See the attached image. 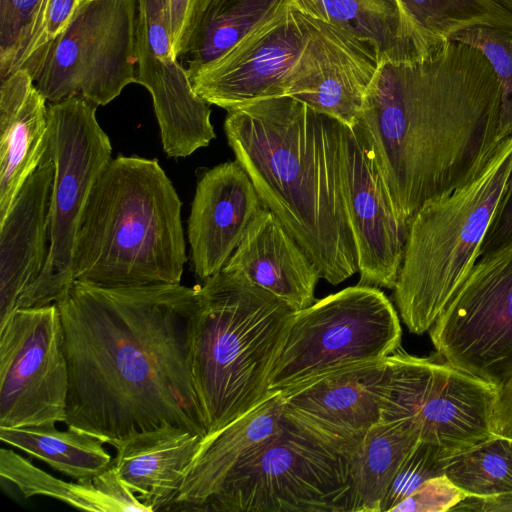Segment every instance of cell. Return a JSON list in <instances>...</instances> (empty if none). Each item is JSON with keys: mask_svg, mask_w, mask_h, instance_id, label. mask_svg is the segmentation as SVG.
Returning a JSON list of instances; mask_svg holds the SVG:
<instances>
[{"mask_svg": "<svg viewBox=\"0 0 512 512\" xmlns=\"http://www.w3.org/2000/svg\"><path fill=\"white\" fill-rule=\"evenodd\" d=\"M55 303L69 373L68 428L108 444L166 424L207 436L188 355L195 287L73 281Z\"/></svg>", "mask_w": 512, "mask_h": 512, "instance_id": "obj_1", "label": "cell"}, {"mask_svg": "<svg viewBox=\"0 0 512 512\" xmlns=\"http://www.w3.org/2000/svg\"><path fill=\"white\" fill-rule=\"evenodd\" d=\"M501 91L477 48L450 40L430 56L385 61L354 128L372 153L398 219L459 181L495 142Z\"/></svg>", "mask_w": 512, "mask_h": 512, "instance_id": "obj_2", "label": "cell"}, {"mask_svg": "<svg viewBox=\"0 0 512 512\" xmlns=\"http://www.w3.org/2000/svg\"><path fill=\"white\" fill-rule=\"evenodd\" d=\"M342 124L292 96L227 111L224 121L262 203L332 285L358 272L343 187Z\"/></svg>", "mask_w": 512, "mask_h": 512, "instance_id": "obj_3", "label": "cell"}, {"mask_svg": "<svg viewBox=\"0 0 512 512\" xmlns=\"http://www.w3.org/2000/svg\"><path fill=\"white\" fill-rule=\"evenodd\" d=\"M181 206L157 159L112 158L84 207L71 281L101 288L180 284L186 262Z\"/></svg>", "mask_w": 512, "mask_h": 512, "instance_id": "obj_4", "label": "cell"}, {"mask_svg": "<svg viewBox=\"0 0 512 512\" xmlns=\"http://www.w3.org/2000/svg\"><path fill=\"white\" fill-rule=\"evenodd\" d=\"M195 288L188 355L209 435L271 394L270 375L296 311L223 270Z\"/></svg>", "mask_w": 512, "mask_h": 512, "instance_id": "obj_5", "label": "cell"}, {"mask_svg": "<svg viewBox=\"0 0 512 512\" xmlns=\"http://www.w3.org/2000/svg\"><path fill=\"white\" fill-rule=\"evenodd\" d=\"M512 181V135L494 142L408 226L394 300L408 330L429 331L483 253Z\"/></svg>", "mask_w": 512, "mask_h": 512, "instance_id": "obj_6", "label": "cell"}, {"mask_svg": "<svg viewBox=\"0 0 512 512\" xmlns=\"http://www.w3.org/2000/svg\"><path fill=\"white\" fill-rule=\"evenodd\" d=\"M396 309L377 287L357 284L296 311L275 362L269 391L324 372L386 358L400 348Z\"/></svg>", "mask_w": 512, "mask_h": 512, "instance_id": "obj_7", "label": "cell"}, {"mask_svg": "<svg viewBox=\"0 0 512 512\" xmlns=\"http://www.w3.org/2000/svg\"><path fill=\"white\" fill-rule=\"evenodd\" d=\"M96 109L81 96L48 103L47 150L54 163L49 250L42 272L22 294L17 309L55 303L72 283L70 262L79 222L98 176L112 159V145Z\"/></svg>", "mask_w": 512, "mask_h": 512, "instance_id": "obj_8", "label": "cell"}, {"mask_svg": "<svg viewBox=\"0 0 512 512\" xmlns=\"http://www.w3.org/2000/svg\"><path fill=\"white\" fill-rule=\"evenodd\" d=\"M347 459L283 419L280 433L242 461L204 511L350 512Z\"/></svg>", "mask_w": 512, "mask_h": 512, "instance_id": "obj_9", "label": "cell"}, {"mask_svg": "<svg viewBox=\"0 0 512 512\" xmlns=\"http://www.w3.org/2000/svg\"><path fill=\"white\" fill-rule=\"evenodd\" d=\"M137 0H81L65 30L26 70L48 102L107 105L137 79Z\"/></svg>", "mask_w": 512, "mask_h": 512, "instance_id": "obj_10", "label": "cell"}, {"mask_svg": "<svg viewBox=\"0 0 512 512\" xmlns=\"http://www.w3.org/2000/svg\"><path fill=\"white\" fill-rule=\"evenodd\" d=\"M388 379L382 419L413 427L420 441L449 456L493 434L497 390L449 363L409 355L386 357Z\"/></svg>", "mask_w": 512, "mask_h": 512, "instance_id": "obj_11", "label": "cell"}, {"mask_svg": "<svg viewBox=\"0 0 512 512\" xmlns=\"http://www.w3.org/2000/svg\"><path fill=\"white\" fill-rule=\"evenodd\" d=\"M429 333L455 368L496 389L512 380V236L482 253Z\"/></svg>", "mask_w": 512, "mask_h": 512, "instance_id": "obj_12", "label": "cell"}, {"mask_svg": "<svg viewBox=\"0 0 512 512\" xmlns=\"http://www.w3.org/2000/svg\"><path fill=\"white\" fill-rule=\"evenodd\" d=\"M68 391L58 306L16 309L0 323V427L65 423Z\"/></svg>", "mask_w": 512, "mask_h": 512, "instance_id": "obj_13", "label": "cell"}, {"mask_svg": "<svg viewBox=\"0 0 512 512\" xmlns=\"http://www.w3.org/2000/svg\"><path fill=\"white\" fill-rule=\"evenodd\" d=\"M387 379L386 358L324 372L279 391L283 419L347 459L381 421Z\"/></svg>", "mask_w": 512, "mask_h": 512, "instance_id": "obj_14", "label": "cell"}, {"mask_svg": "<svg viewBox=\"0 0 512 512\" xmlns=\"http://www.w3.org/2000/svg\"><path fill=\"white\" fill-rule=\"evenodd\" d=\"M308 16L293 5L189 74L194 91L227 111L286 96L293 68L308 39Z\"/></svg>", "mask_w": 512, "mask_h": 512, "instance_id": "obj_15", "label": "cell"}, {"mask_svg": "<svg viewBox=\"0 0 512 512\" xmlns=\"http://www.w3.org/2000/svg\"><path fill=\"white\" fill-rule=\"evenodd\" d=\"M137 79L151 94L163 150L190 156L216 138L209 104L174 54L166 0H137Z\"/></svg>", "mask_w": 512, "mask_h": 512, "instance_id": "obj_16", "label": "cell"}, {"mask_svg": "<svg viewBox=\"0 0 512 512\" xmlns=\"http://www.w3.org/2000/svg\"><path fill=\"white\" fill-rule=\"evenodd\" d=\"M344 195L358 257V284L394 289L408 228L397 217L375 159L359 133L342 124Z\"/></svg>", "mask_w": 512, "mask_h": 512, "instance_id": "obj_17", "label": "cell"}, {"mask_svg": "<svg viewBox=\"0 0 512 512\" xmlns=\"http://www.w3.org/2000/svg\"><path fill=\"white\" fill-rule=\"evenodd\" d=\"M308 19V39L291 73L286 96L353 127L379 66L376 53L346 31Z\"/></svg>", "mask_w": 512, "mask_h": 512, "instance_id": "obj_18", "label": "cell"}, {"mask_svg": "<svg viewBox=\"0 0 512 512\" xmlns=\"http://www.w3.org/2000/svg\"><path fill=\"white\" fill-rule=\"evenodd\" d=\"M237 160L207 170L198 180L188 219L193 269L202 280L219 272L264 208Z\"/></svg>", "mask_w": 512, "mask_h": 512, "instance_id": "obj_19", "label": "cell"}, {"mask_svg": "<svg viewBox=\"0 0 512 512\" xmlns=\"http://www.w3.org/2000/svg\"><path fill=\"white\" fill-rule=\"evenodd\" d=\"M53 177L54 163L46 150L0 223V323L17 309L46 263Z\"/></svg>", "mask_w": 512, "mask_h": 512, "instance_id": "obj_20", "label": "cell"}, {"mask_svg": "<svg viewBox=\"0 0 512 512\" xmlns=\"http://www.w3.org/2000/svg\"><path fill=\"white\" fill-rule=\"evenodd\" d=\"M221 270L268 291L294 311L315 302L321 278L313 261L266 207L250 223Z\"/></svg>", "mask_w": 512, "mask_h": 512, "instance_id": "obj_21", "label": "cell"}, {"mask_svg": "<svg viewBox=\"0 0 512 512\" xmlns=\"http://www.w3.org/2000/svg\"><path fill=\"white\" fill-rule=\"evenodd\" d=\"M282 427V401L279 391H274L250 412L204 437L168 511H204L228 475Z\"/></svg>", "mask_w": 512, "mask_h": 512, "instance_id": "obj_22", "label": "cell"}, {"mask_svg": "<svg viewBox=\"0 0 512 512\" xmlns=\"http://www.w3.org/2000/svg\"><path fill=\"white\" fill-rule=\"evenodd\" d=\"M204 437L166 424L111 442L120 481L150 512L168 511Z\"/></svg>", "mask_w": 512, "mask_h": 512, "instance_id": "obj_23", "label": "cell"}, {"mask_svg": "<svg viewBox=\"0 0 512 512\" xmlns=\"http://www.w3.org/2000/svg\"><path fill=\"white\" fill-rule=\"evenodd\" d=\"M47 147V100L19 69L0 84V223Z\"/></svg>", "mask_w": 512, "mask_h": 512, "instance_id": "obj_24", "label": "cell"}, {"mask_svg": "<svg viewBox=\"0 0 512 512\" xmlns=\"http://www.w3.org/2000/svg\"><path fill=\"white\" fill-rule=\"evenodd\" d=\"M292 5V0H199L178 59L189 75Z\"/></svg>", "mask_w": 512, "mask_h": 512, "instance_id": "obj_25", "label": "cell"}, {"mask_svg": "<svg viewBox=\"0 0 512 512\" xmlns=\"http://www.w3.org/2000/svg\"><path fill=\"white\" fill-rule=\"evenodd\" d=\"M0 475L29 498L43 495L95 512H150L119 479L115 466L76 482H65L34 466L12 449H0Z\"/></svg>", "mask_w": 512, "mask_h": 512, "instance_id": "obj_26", "label": "cell"}, {"mask_svg": "<svg viewBox=\"0 0 512 512\" xmlns=\"http://www.w3.org/2000/svg\"><path fill=\"white\" fill-rule=\"evenodd\" d=\"M292 4L369 45L379 63L418 59L396 0H292Z\"/></svg>", "mask_w": 512, "mask_h": 512, "instance_id": "obj_27", "label": "cell"}, {"mask_svg": "<svg viewBox=\"0 0 512 512\" xmlns=\"http://www.w3.org/2000/svg\"><path fill=\"white\" fill-rule=\"evenodd\" d=\"M420 441L402 421L381 420L347 458L351 484L350 512H381L402 462Z\"/></svg>", "mask_w": 512, "mask_h": 512, "instance_id": "obj_28", "label": "cell"}, {"mask_svg": "<svg viewBox=\"0 0 512 512\" xmlns=\"http://www.w3.org/2000/svg\"><path fill=\"white\" fill-rule=\"evenodd\" d=\"M418 59L473 27L512 30V10L499 0H396Z\"/></svg>", "mask_w": 512, "mask_h": 512, "instance_id": "obj_29", "label": "cell"}, {"mask_svg": "<svg viewBox=\"0 0 512 512\" xmlns=\"http://www.w3.org/2000/svg\"><path fill=\"white\" fill-rule=\"evenodd\" d=\"M0 439L74 480L94 477L113 462L101 439L73 428L59 430L55 424L0 427Z\"/></svg>", "mask_w": 512, "mask_h": 512, "instance_id": "obj_30", "label": "cell"}, {"mask_svg": "<svg viewBox=\"0 0 512 512\" xmlns=\"http://www.w3.org/2000/svg\"><path fill=\"white\" fill-rule=\"evenodd\" d=\"M444 474L468 496L512 495V439L493 433L450 455Z\"/></svg>", "mask_w": 512, "mask_h": 512, "instance_id": "obj_31", "label": "cell"}, {"mask_svg": "<svg viewBox=\"0 0 512 512\" xmlns=\"http://www.w3.org/2000/svg\"><path fill=\"white\" fill-rule=\"evenodd\" d=\"M47 0H0V80L22 67L39 33Z\"/></svg>", "mask_w": 512, "mask_h": 512, "instance_id": "obj_32", "label": "cell"}, {"mask_svg": "<svg viewBox=\"0 0 512 512\" xmlns=\"http://www.w3.org/2000/svg\"><path fill=\"white\" fill-rule=\"evenodd\" d=\"M451 40L477 48L491 64L501 91L495 142L512 135V30L473 27L459 32Z\"/></svg>", "mask_w": 512, "mask_h": 512, "instance_id": "obj_33", "label": "cell"}, {"mask_svg": "<svg viewBox=\"0 0 512 512\" xmlns=\"http://www.w3.org/2000/svg\"><path fill=\"white\" fill-rule=\"evenodd\" d=\"M449 455L437 445L419 441L402 462L382 504L381 512L392 511L428 479L444 474Z\"/></svg>", "mask_w": 512, "mask_h": 512, "instance_id": "obj_34", "label": "cell"}, {"mask_svg": "<svg viewBox=\"0 0 512 512\" xmlns=\"http://www.w3.org/2000/svg\"><path fill=\"white\" fill-rule=\"evenodd\" d=\"M468 495L445 474L428 479L407 498L396 505V512L451 511Z\"/></svg>", "mask_w": 512, "mask_h": 512, "instance_id": "obj_35", "label": "cell"}, {"mask_svg": "<svg viewBox=\"0 0 512 512\" xmlns=\"http://www.w3.org/2000/svg\"><path fill=\"white\" fill-rule=\"evenodd\" d=\"M81 0H47L38 36L22 68L28 70L43 51L68 26Z\"/></svg>", "mask_w": 512, "mask_h": 512, "instance_id": "obj_36", "label": "cell"}, {"mask_svg": "<svg viewBox=\"0 0 512 512\" xmlns=\"http://www.w3.org/2000/svg\"><path fill=\"white\" fill-rule=\"evenodd\" d=\"M199 0H166L174 54H181Z\"/></svg>", "mask_w": 512, "mask_h": 512, "instance_id": "obj_37", "label": "cell"}, {"mask_svg": "<svg viewBox=\"0 0 512 512\" xmlns=\"http://www.w3.org/2000/svg\"><path fill=\"white\" fill-rule=\"evenodd\" d=\"M491 427L494 434L512 439V380L497 390Z\"/></svg>", "mask_w": 512, "mask_h": 512, "instance_id": "obj_38", "label": "cell"}, {"mask_svg": "<svg viewBox=\"0 0 512 512\" xmlns=\"http://www.w3.org/2000/svg\"><path fill=\"white\" fill-rule=\"evenodd\" d=\"M512 236V181L503 204L491 226L484 247L492 240L495 242L490 249Z\"/></svg>", "mask_w": 512, "mask_h": 512, "instance_id": "obj_39", "label": "cell"}, {"mask_svg": "<svg viewBox=\"0 0 512 512\" xmlns=\"http://www.w3.org/2000/svg\"><path fill=\"white\" fill-rule=\"evenodd\" d=\"M496 503L499 512H512V495L499 497Z\"/></svg>", "mask_w": 512, "mask_h": 512, "instance_id": "obj_40", "label": "cell"}, {"mask_svg": "<svg viewBox=\"0 0 512 512\" xmlns=\"http://www.w3.org/2000/svg\"><path fill=\"white\" fill-rule=\"evenodd\" d=\"M499 1L502 2L507 8L512 10V0H499Z\"/></svg>", "mask_w": 512, "mask_h": 512, "instance_id": "obj_41", "label": "cell"}]
</instances>
